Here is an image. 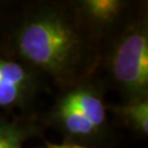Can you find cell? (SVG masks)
Here are the masks:
<instances>
[{"instance_id": "obj_1", "label": "cell", "mask_w": 148, "mask_h": 148, "mask_svg": "<svg viewBox=\"0 0 148 148\" xmlns=\"http://www.w3.org/2000/svg\"><path fill=\"white\" fill-rule=\"evenodd\" d=\"M95 40L75 3H45L33 5L16 19L8 46L13 60L34 74L69 84L93 66Z\"/></svg>"}, {"instance_id": "obj_2", "label": "cell", "mask_w": 148, "mask_h": 148, "mask_svg": "<svg viewBox=\"0 0 148 148\" xmlns=\"http://www.w3.org/2000/svg\"><path fill=\"white\" fill-rule=\"evenodd\" d=\"M112 79L126 102L147 100L148 27L139 18L126 24L116 36L108 58Z\"/></svg>"}, {"instance_id": "obj_3", "label": "cell", "mask_w": 148, "mask_h": 148, "mask_svg": "<svg viewBox=\"0 0 148 148\" xmlns=\"http://www.w3.org/2000/svg\"><path fill=\"white\" fill-rule=\"evenodd\" d=\"M55 126L69 138L85 142L100 135L106 122V108L100 91L79 85L65 92L52 109Z\"/></svg>"}, {"instance_id": "obj_4", "label": "cell", "mask_w": 148, "mask_h": 148, "mask_svg": "<svg viewBox=\"0 0 148 148\" xmlns=\"http://www.w3.org/2000/svg\"><path fill=\"white\" fill-rule=\"evenodd\" d=\"M36 74L11 58L0 57V108L21 106L34 92Z\"/></svg>"}, {"instance_id": "obj_5", "label": "cell", "mask_w": 148, "mask_h": 148, "mask_svg": "<svg viewBox=\"0 0 148 148\" xmlns=\"http://www.w3.org/2000/svg\"><path fill=\"white\" fill-rule=\"evenodd\" d=\"M80 16L95 36L117 25L127 3L122 0H84L75 3Z\"/></svg>"}, {"instance_id": "obj_6", "label": "cell", "mask_w": 148, "mask_h": 148, "mask_svg": "<svg viewBox=\"0 0 148 148\" xmlns=\"http://www.w3.org/2000/svg\"><path fill=\"white\" fill-rule=\"evenodd\" d=\"M128 126L134 128L142 136L148 135V99L131 101L114 109Z\"/></svg>"}, {"instance_id": "obj_7", "label": "cell", "mask_w": 148, "mask_h": 148, "mask_svg": "<svg viewBox=\"0 0 148 148\" xmlns=\"http://www.w3.org/2000/svg\"><path fill=\"white\" fill-rule=\"evenodd\" d=\"M31 130L32 126L18 121L0 119V148H24Z\"/></svg>"}, {"instance_id": "obj_8", "label": "cell", "mask_w": 148, "mask_h": 148, "mask_svg": "<svg viewBox=\"0 0 148 148\" xmlns=\"http://www.w3.org/2000/svg\"><path fill=\"white\" fill-rule=\"evenodd\" d=\"M45 148H87L76 144H52L48 143Z\"/></svg>"}]
</instances>
